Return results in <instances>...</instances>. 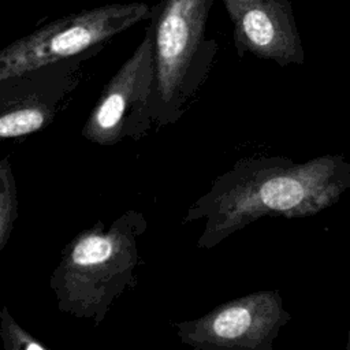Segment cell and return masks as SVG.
<instances>
[{"mask_svg": "<svg viewBox=\"0 0 350 350\" xmlns=\"http://www.w3.org/2000/svg\"><path fill=\"white\" fill-rule=\"evenodd\" d=\"M350 189V164L342 154L305 163L284 156H249L216 176L186 211L182 223L204 220L197 247L212 249L264 217L301 219L334 205Z\"/></svg>", "mask_w": 350, "mask_h": 350, "instance_id": "1", "label": "cell"}, {"mask_svg": "<svg viewBox=\"0 0 350 350\" xmlns=\"http://www.w3.org/2000/svg\"><path fill=\"white\" fill-rule=\"evenodd\" d=\"M146 228L144 213L127 209L109 228L97 220L77 234L63 247L49 278L57 309L100 325L113 301L137 284L138 238Z\"/></svg>", "mask_w": 350, "mask_h": 350, "instance_id": "2", "label": "cell"}, {"mask_svg": "<svg viewBox=\"0 0 350 350\" xmlns=\"http://www.w3.org/2000/svg\"><path fill=\"white\" fill-rule=\"evenodd\" d=\"M213 0H161L152 8L154 83L153 123H176L211 71L217 44L205 37Z\"/></svg>", "mask_w": 350, "mask_h": 350, "instance_id": "3", "label": "cell"}, {"mask_svg": "<svg viewBox=\"0 0 350 350\" xmlns=\"http://www.w3.org/2000/svg\"><path fill=\"white\" fill-rule=\"evenodd\" d=\"M152 8L139 1L93 7L52 21L0 52V79L60 60L97 53L105 42L141 21Z\"/></svg>", "mask_w": 350, "mask_h": 350, "instance_id": "4", "label": "cell"}, {"mask_svg": "<svg viewBox=\"0 0 350 350\" xmlns=\"http://www.w3.org/2000/svg\"><path fill=\"white\" fill-rule=\"evenodd\" d=\"M153 83V27L149 23L139 45L104 86L81 130L82 137L100 146L144 138L154 124Z\"/></svg>", "mask_w": 350, "mask_h": 350, "instance_id": "5", "label": "cell"}, {"mask_svg": "<svg viewBox=\"0 0 350 350\" xmlns=\"http://www.w3.org/2000/svg\"><path fill=\"white\" fill-rule=\"evenodd\" d=\"M290 319L280 293L264 290L220 304L201 317L176 321L174 328L183 345L200 350H272Z\"/></svg>", "mask_w": 350, "mask_h": 350, "instance_id": "6", "label": "cell"}, {"mask_svg": "<svg viewBox=\"0 0 350 350\" xmlns=\"http://www.w3.org/2000/svg\"><path fill=\"white\" fill-rule=\"evenodd\" d=\"M90 56L93 53L0 79V137L12 139L48 127L77 89L81 64Z\"/></svg>", "mask_w": 350, "mask_h": 350, "instance_id": "7", "label": "cell"}, {"mask_svg": "<svg viewBox=\"0 0 350 350\" xmlns=\"http://www.w3.org/2000/svg\"><path fill=\"white\" fill-rule=\"evenodd\" d=\"M234 26L239 56L250 53L279 66L304 62L293 26L276 0H221Z\"/></svg>", "mask_w": 350, "mask_h": 350, "instance_id": "8", "label": "cell"}, {"mask_svg": "<svg viewBox=\"0 0 350 350\" xmlns=\"http://www.w3.org/2000/svg\"><path fill=\"white\" fill-rule=\"evenodd\" d=\"M18 217L16 185L8 156L0 161V252L8 243Z\"/></svg>", "mask_w": 350, "mask_h": 350, "instance_id": "9", "label": "cell"}, {"mask_svg": "<svg viewBox=\"0 0 350 350\" xmlns=\"http://www.w3.org/2000/svg\"><path fill=\"white\" fill-rule=\"evenodd\" d=\"M0 336L5 350H48L49 347L23 329L4 305L0 313Z\"/></svg>", "mask_w": 350, "mask_h": 350, "instance_id": "10", "label": "cell"}, {"mask_svg": "<svg viewBox=\"0 0 350 350\" xmlns=\"http://www.w3.org/2000/svg\"><path fill=\"white\" fill-rule=\"evenodd\" d=\"M346 349L350 350V325H349V335H347V345H346Z\"/></svg>", "mask_w": 350, "mask_h": 350, "instance_id": "11", "label": "cell"}]
</instances>
